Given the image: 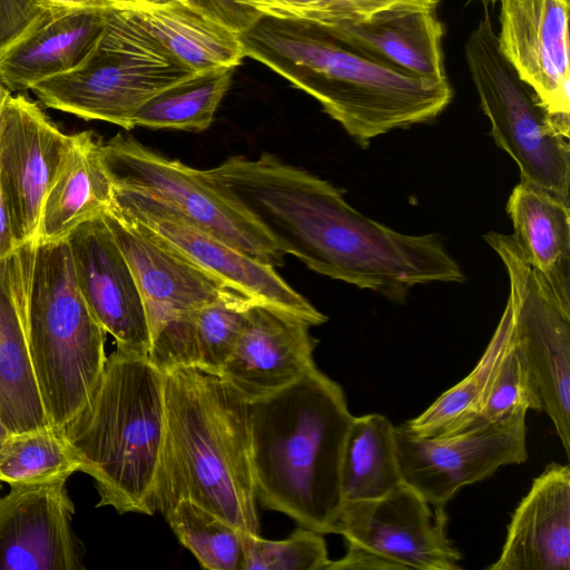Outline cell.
<instances>
[{
    "instance_id": "obj_34",
    "label": "cell",
    "mask_w": 570,
    "mask_h": 570,
    "mask_svg": "<svg viewBox=\"0 0 570 570\" xmlns=\"http://www.w3.org/2000/svg\"><path fill=\"white\" fill-rule=\"evenodd\" d=\"M254 6L263 16L321 26L360 17L340 0H255Z\"/></svg>"
},
{
    "instance_id": "obj_27",
    "label": "cell",
    "mask_w": 570,
    "mask_h": 570,
    "mask_svg": "<svg viewBox=\"0 0 570 570\" xmlns=\"http://www.w3.org/2000/svg\"><path fill=\"white\" fill-rule=\"evenodd\" d=\"M512 321V307L508 301L493 336L470 374L440 395L419 416L401 424L403 429L424 438L453 435L469 430L509 346Z\"/></svg>"
},
{
    "instance_id": "obj_9",
    "label": "cell",
    "mask_w": 570,
    "mask_h": 570,
    "mask_svg": "<svg viewBox=\"0 0 570 570\" xmlns=\"http://www.w3.org/2000/svg\"><path fill=\"white\" fill-rule=\"evenodd\" d=\"M100 149L114 187L163 202L259 262L274 267L283 265L285 254L265 228L202 170L163 156L122 134L101 142Z\"/></svg>"
},
{
    "instance_id": "obj_6",
    "label": "cell",
    "mask_w": 570,
    "mask_h": 570,
    "mask_svg": "<svg viewBox=\"0 0 570 570\" xmlns=\"http://www.w3.org/2000/svg\"><path fill=\"white\" fill-rule=\"evenodd\" d=\"M191 75L142 24L128 1L108 11L101 37L80 66L30 90L48 108L130 130L144 102Z\"/></svg>"
},
{
    "instance_id": "obj_5",
    "label": "cell",
    "mask_w": 570,
    "mask_h": 570,
    "mask_svg": "<svg viewBox=\"0 0 570 570\" xmlns=\"http://www.w3.org/2000/svg\"><path fill=\"white\" fill-rule=\"evenodd\" d=\"M106 334L81 294L67 239L37 243L28 340L52 428L62 431L94 394L108 357Z\"/></svg>"
},
{
    "instance_id": "obj_29",
    "label": "cell",
    "mask_w": 570,
    "mask_h": 570,
    "mask_svg": "<svg viewBox=\"0 0 570 570\" xmlns=\"http://www.w3.org/2000/svg\"><path fill=\"white\" fill-rule=\"evenodd\" d=\"M77 471L76 453L55 428L12 434L0 450V481L10 487L67 480Z\"/></svg>"
},
{
    "instance_id": "obj_36",
    "label": "cell",
    "mask_w": 570,
    "mask_h": 570,
    "mask_svg": "<svg viewBox=\"0 0 570 570\" xmlns=\"http://www.w3.org/2000/svg\"><path fill=\"white\" fill-rule=\"evenodd\" d=\"M255 0H196L195 9L242 35L252 28L263 14L256 10Z\"/></svg>"
},
{
    "instance_id": "obj_42",
    "label": "cell",
    "mask_w": 570,
    "mask_h": 570,
    "mask_svg": "<svg viewBox=\"0 0 570 570\" xmlns=\"http://www.w3.org/2000/svg\"><path fill=\"white\" fill-rule=\"evenodd\" d=\"M11 95V91L0 80V114Z\"/></svg>"
},
{
    "instance_id": "obj_41",
    "label": "cell",
    "mask_w": 570,
    "mask_h": 570,
    "mask_svg": "<svg viewBox=\"0 0 570 570\" xmlns=\"http://www.w3.org/2000/svg\"><path fill=\"white\" fill-rule=\"evenodd\" d=\"M12 433L6 425L4 421L0 415V450L6 444V442L11 438Z\"/></svg>"
},
{
    "instance_id": "obj_13",
    "label": "cell",
    "mask_w": 570,
    "mask_h": 570,
    "mask_svg": "<svg viewBox=\"0 0 570 570\" xmlns=\"http://www.w3.org/2000/svg\"><path fill=\"white\" fill-rule=\"evenodd\" d=\"M525 416L438 438L417 436L402 425L394 426L403 484L429 504L445 507L463 487L528 459Z\"/></svg>"
},
{
    "instance_id": "obj_1",
    "label": "cell",
    "mask_w": 570,
    "mask_h": 570,
    "mask_svg": "<svg viewBox=\"0 0 570 570\" xmlns=\"http://www.w3.org/2000/svg\"><path fill=\"white\" fill-rule=\"evenodd\" d=\"M239 38L245 57L315 98L362 145L432 120L452 98L446 78L387 66L347 47L321 24L263 16Z\"/></svg>"
},
{
    "instance_id": "obj_43",
    "label": "cell",
    "mask_w": 570,
    "mask_h": 570,
    "mask_svg": "<svg viewBox=\"0 0 570 570\" xmlns=\"http://www.w3.org/2000/svg\"><path fill=\"white\" fill-rule=\"evenodd\" d=\"M485 7L490 3H495L497 1H500V0H480Z\"/></svg>"
},
{
    "instance_id": "obj_14",
    "label": "cell",
    "mask_w": 570,
    "mask_h": 570,
    "mask_svg": "<svg viewBox=\"0 0 570 570\" xmlns=\"http://www.w3.org/2000/svg\"><path fill=\"white\" fill-rule=\"evenodd\" d=\"M502 56L553 128L570 137L569 0H500Z\"/></svg>"
},
{
    "instance_id": "obj_22",
    "label": "cell",
    "mask_w": 570,
    "mask_h": 570,
    "mask_svg": "<svg viewBox=\"0 0 570 570\" xmlns=\"http://www.w3.org/2000/svg\"><path fill=\"white\" fill-rule=\"evenodd\" d=\"M347 47L406 73L446 78L443 28L434 9L395 7L323 26Z\"/></svg>"
},
{
    "instance_id": "obj_37",
    "label": "cell",
    "mask_w": 570,
    "mask_h": 570,
    "mask_svg": "<svg viewBox=\"0 0 570 570\" xmlns=\"http://www.w3.org/2000/svg\"><path fill=\"white\" fill-rule=\"evenodd\" d=\"M358 16L372 13L395 7H423L435 9L440 0H340Z\"/></svg>"
},
{
    "instance_id": "obj_28",
    "label": "cell",
    "mask_w": 570,
    "mask_h": 570,
    "mask_svg": "<svg viewBox=\"0 0 570 570\" xmlns=\"http://www.w3.org/2000/svg\"><path fill=\"white\" fill-rule=\"evenodd\" d=\"M235 68L198 72L159 91L134 116V126L202 131L207 129L227 92Z\"/></svg>"
},
{
    "instance_id": "obj_21",
    "label": "cell",
    "mask_w": 570,
    "mask_h": 570,
    "mask_svg": "<svg viewBox=\"0 0 570 570\" xmlns=\"http://www.w3.org/2000/svg\"><path fill=\"white\" fill-rule=\"evenodd\" d=\"M109 10L50 8L0 52V80L22 91L73 70L96 47Z\"/></svg>"
},
{
    "instance_id": "obj_10",
    "label": "cell",
    "mask_w": 570,
    "mask_h": 570,
    "mask_svg": "<svg viewBox=\"0 0 570 570\" xmlns=\"http://www.w3.org/2000/svg\"><path fill=\"white\" fill-rule=\"evenodd\" d=\"M430 505L403 483L382 498L343 503L334 533L347 549L327 570L461 569L444 507Z\"/></svg>"
},
{
    "instance_id": "obj_12",
    "label": "cell",
    "mask_w": 570,
    "mask_h": 570,
    "mask_svg": "<svg viewBox=\"0 0 570 570\" xmlns=\"http://www.w3.org/2000/svg\"><path fill=\"white\" fill-rule=\"evenodd\" d=\"M110 206L146 226L165 244L250 302L283 311L309 326L327 321L277 274L274 266L204 230L174 207L116 187Z\"/></svg>"
},
{
    "instance_id": "obj_39",
    "label": "cell",
    "mask_w": 570,
    "mask_h": 570,
    "mask_svg": "<svg viewBox=\"0 0 570 570\" xmlns=\"http://www.w3.org/2000/svg\"><path fill=\"white\" fill-rule=\"evenodd\" d=\"M53 8L112 9L127 4V0H43Z\"/></svg>"
},
{
    "instance_id": "obj_18",
    "label": "cell",
    "mask_w": 570,
    "mask_h": 570,
    "mask_svg": "<svg viewBox=\"0 0 570 570\" xmlns=\"http://www.w3.org/2000/svg\"><path fill=\"white\" fill-rule=\"evenodd\" d=\"M37 243L0 261V415L12 434L52 428L29 352L28 306Z\"/></svg>"
},
{
    "instance_id": "obj_17",
    "label": "cell",
    "mask_w": 570,
    "mask_h": 570,
    "mask_svg": "<svg viewBox=\"0 0 570 570\" xmlns=\"http://www.w3.org/2000/svg\"><path fill=\"white\" fill-rule=\"evenodd\" d=\"M66 481L11 485L0 498V570L83 569Z\"/></svg>"
},
{
    "instance_id": "obj_35",
    "label": "cell",
    "mask_w": 570,
    "mask_h": 570,
    "mask_svg": "<svg viewBox=\"0 0 570 570\" xmlns=\"http://www.w3.org/2000/svg\"><path fill=\"white\" fill-rule=\"evenodd\" d=\"M50 7L43 0H0V52L17 41Z\"/></svg>"
},
{
    "instance_id": "obj_4",
    "label": "cell",
    "mask_w": 570,
    "mask_h": 570,
    "mask_svg": "<svg viewBox=\"0 0 570 570\" xmlns=\"http://www.w3.org/2000/svg\"><path fill=\"white\" fill-rule=\"evenodd\" d=\"M164 372L116 348L83 409L61 431L99 493L98 507L153 515L165 438Z\"/></svg>"
},
{
    "instance_id": "obj_32",
    "label": "cell",
    "mask_w": 570,
    "mask_h": 570,
    "mask_svg": "<svg viewBox=\"0 0 570 570\" xmlns=\"http://www.w3.org/2000/svg\"><path fill=\"white\" fill-rule=\"evenodd\" d=\"M529 410L542 411V403L537 385L519 355L511 334L509 346L469 430L511 416L527 415Z\"/></svg>"
},
{
    "instance_id": "obj_8",
    "label": "cell",
    "mask_w": 570,
    "mask_h": 570,
    "mask_svg": "<svg viewBox=\"0 0 570 570\" xmlns=\"http://www.w3.org/2000/svg\"><path fill=\"white\" fill-rule=\"evenodd\" d=\"M464 55L491 136L517 163L521 181L569 202V138L553 128L531 89L502 56L487 12L469 36Z\"/></svg>"
},
{
    "instance_id": "obj_23",
    "label": "cell",
    "mask_w": 570,
    "mask_h": 570,
    "mask_svg": "<svg viewBox=\"0 0 570 570\" xmlns=\"http://www.w3.org/2000/svg\"><path fill=\"white\" fill-rule=\"evenodd\" d=\"M100 144L92 131L71 135L42 203L38 244L68 239L76 228L102 216L110 207L114 185Z\"/></svg>"
},
{
    "instance_id": "obj_38",
    "label": "cell",
    "mask_w": 570,
    "mask_h": 570,
    "mask_svg": "<svg viewBox=\"0 0 570 570\" xmlns=\"http://www.w3.org/2000/svg\"><path fill=\"white\" fill-rule=\"evenodd\" d=\"M17 245L14 243L9 214L0 189V261L9 256Z\"/></svg>"
},
{
    "instance_id": "obj_3",
    "label": "cell",
    "mask_w": 570,
    "mask_h": 570,
    "mask_svg": "<svg viewBox=\"0 0 570 570\" xmlns=\"http://www.w3.org/2000/svg\"><path fill=\"white\" fill-rule=\"evenodd\" d=\"M353 417L342 387L317 366L248 403L257 501L301 527L334 533L343 503L342 454Z\"/></svg>"
},
{
    "instance_id": "obj_40",
    "label": "cell",
    "mask_w": 570,
    "mask_h": 570,
    "mask_svg": "<svg viewBox=\"0 0 570 570\" xmlns=\"http://www.w3.org/2000/svg\"><path fill=\"white\" fill-rule=\"evenodd\" d=\"M131 4L135 6H156V4H166L174 1H179L189 6H194L196 0H128Z\"/></svg>"
},
{
    "instance_id": "obj_31",
    "label": "cell",
    "mask_w": 570,
    "mask_h": 570,
    "mask_svg": "<svg viewBox=\"0 0 570 570\" xmlns=\"http://www.w3.org/2000/svg\"><path fill=\"white\" fill-rule=\"evenodd\" d=\"M250 303L229 289L198 312L195 323V368L213 375L220 374L237 343Z\"/></svg>"
},
{
    "instance_id": "obj_7",
    "label": "cell",
    "mask_w": 570,
    "mask_h": 570,
    "mask_svg": "<svg viewBox=\"0 0 570 570\" xmlns=\"http://www.w3.org/2000/svg\"><path fill=\"white\" fill-rule=\"evenodd\" d=\"M136 278L150 333L148 358L163 372L195 366L198 312L230 288L114 207L102 215Z\"/></svg>"
},
{
    "instance_id": "obj_2",
    "label": "cell",
    "mask_w": 570,
    "mask_h": 570,
    "mask_svg": "<svg viewBox=\"0 0 570 570\" xmlns=\"http://www.w3.org/2000/svg\"><path fill=\"white\" fill-rule=\"evenodd\" d=\"M165 438L153 492L163 514L191 500L245 533L259 534L247 401L195 367L164 372Z\"/></svg>"
},
{
    "instance_id": "obj_11",
    "label": "cell",
    "mask_w": 570,
    "mask_h": 570,
    "mask_svg": "<svg viewBox=\"0 0 570 570\" xmlns=\"http://www.w3.org/2000/svg\"><path fill=\"white\" fill-rule=\"evenodd\" d=\"M484 239L504 264L512 307V341L529 370L542 410L570 455V313L527 263L512 236L490 232Z\"/></svg>"
},
{
    "instance_id": "obj_16",
    "label": "cell",
    "mask_w": 570,
    "mask_h": 570,
    "mask_svg": "<svg viewBox=\"0 0 570 570\" xmlns=\"http://www.w3.org/2000/svg\"><path fill=\"white\" fill-rule=\"evenodd\" d=\"M83 298L117 348L149 356L150 333L132 271L102 216L67 239Z\"/></svg>"
},
{
    "instance_id": "obj_24",
    "label": "cell",
    "mask_w": 570,
    "mask_h": 570,
    "mask_svg": "<svg viewBox=\"0 0 570 570\" xmlns=\"http://www.w3.org/2000/svg\"><path fill=\"white\" fill-rule=\"evenodd\" d=\"M512 238L559 305L570 313V209L560 196L520 181L508 200Z\"/></svg>"
},
{
    "instance_id": "obj_20",
    "label": "cell",
    "mask_w": 570,
    "mask_h": 570,
    "mask_svg": "<svg viewBox=\"0 0 570 570\" xmlns=\"http://www.w3.org/2000/svg\"><path fill=\"white\" fill-rule=\"evenodd\" d=\"M489 570H570V468L550 463L514 509Z\"/></svg>"
},
{
    "instance_id": "obj_25",
    "label": "cell",
    "mask_w": 570,
    "mask_h": 570,
    "mask_svg": "<svg viewBox=\"0 0 570 570\" xmlns=\"http://www.w3.org/2000/svg\"><path fill=\"white\" fill-rule=\"evenodd\" d=\"M129 4L150 33L193 73L236 68L245 57L239 35L189 4Z\"/></svg>"
},
{
    "instance_id": "obj_33",
    "label": "cell",
    "mask_w": 570,
    "mask_h": 570,
    "mask_svg": "<svg viewBox=\"0 0 570 570\" xmlns=\"http://www.w3.org/2000/svg\"><path fill=\"white\" fill-rule=\"evenodd\" d=\"M242 570H327L331 562L323 534L299 527L283 540L242 533Z\"/></svg>"
},
{
    "instance_id": "obj_15",
    "label": "cell",
    "mask_w": 570,
    "mask_h": 570,
    "mask_svg": "<svg viewBox=\"0 0 570 570\" xmlns=\"http://www.w3.org/2000/svg\"><path fill=\"white\" fill-rule=\"evenodd\" d=\"M71 135L38 104L10 96L0 114V189L14 243L36 242L41 207Z\"/></svg>"
},
{
    "instance_id": "obj_19",
    "label": "cell",
    "mask_w": 570,
    "mask_h": 570,
    "mask_svg": "<svg viewBox=\"0 0 570 570\" xmlns=\"http://www.w3.org/2000/svg\"><path fill=\"white\" fill-rule=\"evenodd\" d=\"M309 325L267 305L250 303L233 353L219 376L247 403L267 397L316 367Z\"/></svg>"
},
{
    "instance_id": "obj_30",
    "label": "cell",
    "mask_w": 570,
    "mask_h": 570,
    "mask_svg": "<svg viewBox=\"0 0 570 570\" xmlns=\"http://www.w3.org/2000/svg\"><path fill=\"white\" fill-rule=\"evenodd\" d=\"M179 542L204 569L242 570V531L191 500H179L164 513Z\"/></svg>"
},
{
    "instance_id": "obj_26",
    "label": "cell",
    "mask_w": 570,
    "mask_h": 570,
    "mask_svg": "<svg viewBox=\"0 0 570 570\" xmlns=\"http://www.w3.org/2000/svg\"><path fill=\"white\" fill-rule=\"evenodd\" d=\"M402 483L394 425L377 413L354 416L341 462L343 503L382 498Z\"/></svg>"
}]
</instances>
